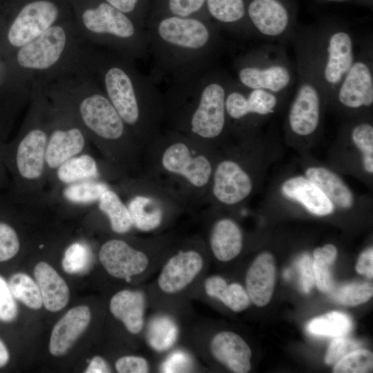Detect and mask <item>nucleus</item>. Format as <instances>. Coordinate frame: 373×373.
<instances>
[{
	"mask_svg": "<svg viewBox=\"0 0 373 373\" xmlns=\"http://www.w3.org/2000/svg\"><path fill=\"white\" fill-rule=\"evenodd\" d=\"M145 31L152 59L149 76L157 85L182 80L213 66L222 46L220 28L211 19L151 17Z\"/></svg>",
	"mask_w": 373,
	"mask_h": 373,
	"instance_id": "nucleus-1",
	"label": "nucleus"
},
{
	"mask_svg": "<svg viewBox=\"0 0 373 373\" xmlns=\"http://www.w3.org/2000/svg\"><path fill=\"white\" fill-rule=\"evenodd\" d=\"M231 77L212 66L169 84L163 94L167 128L217 149L228 142L225 97Z\"/></svg>",
	"mask_w": 373,
	"mask_h": 373,
	"instance_id": "nucleus-2",
	"label": "nucleus"
},
{
	"mask_svg": "<svg viewBox=\"0 0 373 373\" xmlns=\"http://www.w3.org/2000/svg\"><path fill=\"white\" fill-rule=\"evenodd\" d=\"M218 149L163 129L143 151V173L177 191L190 211L204 205Z\"/></svg>",
	"mask_w": 373,
	"mask_h": 373,
	"instance_id": "nucleus-3",
	"label": "nucleus"
},
{
	"mask_svg": "<svg viewBox=\"0 0 373 373\" xmlns=\"http://www.w3.org/2000/svg\"><path fill=\"white\" fill-rule=\"evenodd\" d=\"M97 69L102 90L144 151L164 129L163 94L133 59L117 52L99 55Z\"/></svg>",
	"mask_w": 373,
	"mask_h": 373,
	"instance_id": "nucleus-4",
	"label": "nucleus"
},
{
	"mask_svg": "<svg viewBox=\"0 0 373 373\" xmlns=\"http://www.w3.org/2000/svg\"><path fill=\"white\" fill-rule=\"evenodd\" d=\"M69 108L103 159L123 177L143 173V149L102 89H90Z\"/></svg>",
	"mask_w": 373,
	"mask_h": 373,
	"instance_id": "nucleus-5",
	"label": "nucleus"
},
{
	"mask_svg": "<svg viewBox=\"0 0 373 373\" xmlns=\"http://www.w3.org/2000/svg\"><path fill=\"white\" fill-rule=\"evenodd\" d=\"M229 140L218 149L204 205L231 209L244 204L258 184L256 146L258 133Z\"/></svg>",
	"mask_w": 373,
	"mask_h": 373,
	"instance_id": "nucleus-6",
	"label": "nucleus"
},
{
	"mask_svg": "<svg viewBox=\"0 0 373 373\" xmlns=\"http://www.w3.org/2000/svg\"><path fill=\"white\" fill-rule=\"evenodd\" d=\"M113 187L126 204L133 228L142 232L158 231L182 213L190 211L177 191L144 173L124 177Z\"/></svg>",
	"mask_w": 373,
	"mask_h": 373,
	"instance_id": "nucleus-7",
	"label": "nucleus"
},
{
	"mask_svg": "<svg viewBox=\"0 0 373 373\" xmlns=\"http://www.w3.org/2000/svg\"><path fill=\"white\" fill-rule=\"evenodd\" d=\"M295 55L297 84L287 113L285 131L293 142H309L321 131L327 104L312 48L299 46L295 48Z\"/></svg>",
	"mask_w": 373,
	"mask_h": 373,
	"instance_id": "nucleus-8",
	"label": "nucleus"
},
{
	"mask_svg": "<svg viewBox=\"0 0 373 373\" xmlns=\"http://www.w3.org/2000/svg\"><path fill=\"white\" fill-rule=\"evenodd\" d=\"M50 126L30 124L12 142L1 144V151L12 178V195L26 201L40 192L48 181L46 151Z\"/></svg>",
	"mask_w": 373,
	"mask_h": 373,
	"instance_id": "nucleus-9",
	"label": "nucleus"
},
{
	"mask_svg": "<svg viewBox=\"0 0 373 373\" xmlns=\"http://www.w3.org/2000/svg\"><path fill=\"white\" fill-rule=\"evenodd\" d=\"M233 77L242 86L289 95L296 81L295 64L285 46L268 43L251 48L233 61Z\"/></svg>",
	"mask_w": 373,
	"mask_h": 373,
	"instance_id": "nucleus-10",
	"label": "nucleus"
},
{
	"mask_svg": "<svg viewBox=\"0 0 373 373\" xmlns=\"http://www.w3.org/2000/svg\"><path fill=\"white\" fill-rule=\"evenodd\" d=\"M82 25L93 37L133 59L149 57L145 30L103 0H90L80 13Z\"/></svg>",
	"mask_w": 373,
	"mask_h": 373,
	"instance_id": "nucleus-11",
	"label": "nucleus"
},
{
	"mask_svg": "<svg viewBox=\"0 0 373 373\" xmlns=\"http://www.w3.org/2000/svg\"><path fill=\"white\" fill-rule=\"evenodd\" d=\"M312 28L316 68L327 108L355 59L357 39L352 30L340 23H325Z\"/></svg>",
	"mask_w": 373,
	"mask_h": 373,
	"instance_id": "nucleus-12",
	"label": "nucleus"
},
{
	"mask_svg": "<svg viewBox=\"0 0 373 373\" xmlns=\"http://www.w3.org/2000/svg\"><path fill=\"white\" fill-rule=\"evenodd\" d=\"M288 95L246 88L231 77L225 97L230 136L237 140L258 133L260 126L279 111Z\"/></svg>",
	"mask_w": 373,
	"mask_h": 373,
	"instance_id": "nucleus-13",
	"label": "nucleus"
},
{
	"mask_svg": "<svg viewBox=\"0 0 373 373\" xmlns=\"http://www.w3.org/2000/svg\"><path fill=\"white\" fill-rule=\"evenodd\" d=\"M355 59L341 80L327 108L347 119L372 115L373 106V39L357 40Z\"/></svg>",
	"mask_w": 373,
	"mask_h": 373,
	"instance_id": "nucleus-14",
	"label": "nucleus"
},
{
	"mask_svg": "<svg viewBox=\"0 0 373 373\" xmlns=\"http://www.w3.org/2000/svg\"><path fill=\"white\" fill-rule=\"evenodd\" d=\"M254 36L285 46L294 42L298 27L283 0H245Z\"/></svg>",
	"mask_w": 373,
	"mask_h": 373,
	"instance_id": "nucleus-15",
	"label": "nucleus"
},
{
	"mask_svg": "<svg viewBox=\"0 0 373 373\" xmlns=\"http://www.w3.org/2000/svg\"><path fill=\"white\" fill-rule=\"evenodd\" d=\"M202 247L200 240H189L171 255L157 278V285L162 291L174 294L192 283L204 264Z\"/></svg>",
	"mask_w": 373,
	"mask_h": 373,
	"instance_id": "nucleus-16",
	"label": "nucleus"
},
{
	"mask_svg": "<svg viewBox=\"0 0 373 373\" xmlns=\"http://www.w3.org/2000/svg\"><path fill=\"white\" fill-rule=\"evenodd\" d=\"M89 141L86 132L75 119L56 121L50 125L46 151L48 181L62 163L88 152Z\"/></svg>",
	"mask_w": 373,
	"mask_h": 373,
	"instance_id": "nucleus-17",
	"label": "nucleus"
},
{
	"mask_svg": "<svg viewBox=\"0 0 373 373\" xmlns=\"http://www.w3.org/2000/svg\"><path fill=\"white\" fill-rule=\"evenodd\" d=\"M60 9L52 0H30L18 12L8 32L11 45L20 48L29 43L58 19Z\"/></svg>",
	"mask_w": 373,
	"mask_h": 373,
	"instance_id": "nucleus-18",
	"label": "nucleus"
},
{
	"mask_svg": "<svg viewBox=\"0 0 373 373\" xmlns=\"http://www.w3.org/2000/svg\"><path fill=\"white\" fill-rule=\"evenodd\" d=\"M99 259L112 276L127 281L142 274L149 264L147 252L121 238L104 242L99 251Z\"/></svg>",
	"mask_w": 373,
	"mask_h": 373,
	"instance_id": "nucleus-19",
	"label": "nucleus"
},
{
	"mask_svg": "<svg viewBox=\"0 0 373 373\" xmlns=\"http://www.w3.org/2000/svg\"><path fill=\"white\" fill-rule=\"evenodd\" d=\"M208 206L202 214L210 221L207 234L210 251L217 260L230 261L242 250V230L233 218L221 215L219 207Z\"/></svg>",
	"mask_w": 373,
	"mask_h": 373,
	"instance_id": "nucleus-20",
	"label": "nucleus"
},
{
	"mask_svg": "<svg viewBox=\"0 0 373 373\" xmlns=\"http://www.w3.org/2000/svg\"><path fill=\"white\" fill-rule=\"evenodd\" d=\"M65 28L54 24L41 35L19 48L17 60L19 66L30 70H45L60 59L66 48Z\"/></svg>",
	"mask_w": 373,
	"mask_h": 373,
	"instance_id": "nucleus-21",
	"label": "nucleus"
},
{
	"mask_svg": "<svg viewBox=\"0 0 373 373\" xmlns=\"http://www.w3.org/2000/svg\"><path fill=\"white\" fill-rule=\"evenodd\" d=\"M52 178L61 186L84 180H102L113 186L124 177L104 159L98 160L85 152L62 163Z\"/></svg>",
	"mask_w": 373,
	"mask_h": 373,
	"instance_id": "nucleus-22",
	"label": "nucleus"
},
{
	"mask_svg": "<svg viewBox=\"0 0 373 373\" xmlns=\"http://www.w3.org/2000/svg\"><path fill=\"white\" fill-rule=\"evenodd\" d=\"M280 191L284 198L298 203L316 216H327L335 211L323 191L305 175L287 178L281 183Z\"/></svg>",
	"mask_w": 373,
	"mask_h": 373,
	"instance_id": "nucleus-23",
	"label": "nucleus"
},
{
	"mask_svg": "<svg viewBox=\"0 0 373 373\" xmlns=\"http://www.w3.org/2000/svg\"><path fill=\"white\" fill-rule=\"evenodd\" d=\"M91 313L86 305L71 308L55 325L50 338L49 351L53 356H62L74 345L88 327Z\"/></svg>",
	"mask_w": 373,
	"mask_h": 373,
	"instance_id": "nucleus-24",
	"label": "nucleus"
},
{
	"mask_svg": "<svg viewBox=\"0 0 373 373\" xmlns=\"http://www.w3.org/2000/svg\"><path fill=\"white\" fill-rule=\"evenodd\" d=\"M214 358L236 373H247L251 369V350L244 339L235 332L217 333L210 343Z\"/></svg>",
	"mask_w": 373,
	"mask_h": 373,
	"instance_id": "nucleus-25",
	"label": "nucleus"
},
{
	"mask_svg": "<svg viewBox=\"0 0 373 373\" xmlns=\"http://www.w3.org/2000/svg\"><path fill=\"white\" fill-rule=\"evenodd\" d=\"M276 283V267L271 254H258L246 274V291L254 305L262 307L270 301Z\"/></svg>",
	"mask_w": 373,
	"mask_h": 373,
	"instance_id": "nucleus-26",
	"label": "nucleus"
},
{
	"mask_svg": "<svg viewBox=\"0 0 373 373\" xmlns=\"http://www.w3.org/2000/svg\"><path fill=\"white\" fill-rule=\"evenodd\" d=\"M305 175L323 191L335 209L347 211L356 204L354 192L333 170L323 165H309L305 169Z\"/></svg>",
	"mask_w": 373,
	"mask_h": 373,
	"instance_id": "nucleus-27",
	"label": "nucleus"
},
{
	"mask_svg": "<svg viewBox=\"0 0 373 373\" xmlns=\"http://www.w3.org/2000/svg\"><path fill=\"white\" fill-rule=\"evenodd\" d=\"M205 6L209 17L220 28L240 37L254 36L245 0H206Z\"/></svg>",
	"mask_w": 373,
	"mask_h": 373,
	"instance_id": "nucleus-28",
	"label": "nucleus"
},
{
	"mask_svg": "<svg viewBox=\"0 0 373 373\" xmlns=\"http://www.w3.org/2000/svg\"><path fill=\"white\" fill-rule=\"evenodd\" d=\"M340 136L349 141L360 155L364 172L373 174V124L372 115L347 118L340 129Z\"/></svg>",
	"mask_w": 373,
	"mask_h": 373,
	"instance_id": "nucleus-29",
	"label": "nucleus"
},
{
	"mask_svg": "<svg viewBox=\"0 0 373 373\" xmlns=\"http://www.w3.org/2000/svg\"><path fill=\"white\" fill-rule=\"evenodd\" d=\"M146 300L137 290L123 289L113 296L109 309L113 316L122 321L128 332L138 334L144 325Z\"/></svg>",
	"mask_w": 373,
	"mask_h": 373,
	"instance_id": "nucleus-30",
	"label": "nucleus"
},
{
	"mask_svg": "<svg viewBox=\"0 0 373 373\" xmlns=\"http://www.w3.org/2000/svg\"><path fill=\"white\" fill-rule=\"evenodd\" d=\"M34 276L47 310L56 312L67 305L70 297L68 287L53 267L46 262H39L35 265Z\"/></svg>",
	"mask_w": 373,
	"mask_h": 373,
	"instance_id": "nucleus-31",
	"label": "nucleus"
},
{
	"mask_svg": "<svg viewBox=\"0 0 373 373\" xmlns=\"http://www.w3.org/2000/svg\"><path fill=\"white\" fill-rule=\"evenodd\" d=\"M96 205L98 211L107 218L115 233L126 234L133 228L127 206L113 186L102 193Z\"/></svg>",
	"mask_w": 373,
	"mask_h": 373,
	"instance_id": "nucleus-32",
	"label": "nucleus"
},
{
	"mask_svg": "<svg viewBox=\"0 0 373 373\" xmlns=\"http://www.w3.org/2000/svg\"><path fill=\"white\" fill-rule=\"evenodd\" d=\"M204 288L209 296L218 299L233 312H242L250 305L249 295L241 285L237 283L229 284L220 276L208 277Z\"/></svg>",
	"mask_w": 373,
	"mask_h": 373,
	"instance_id": "nucleus-33",
	"label": "nucleus"
},
{
	"mask_svg": "<svg viewBox=\"0 0 373 373\" xmlns=\"http://www.w3.org/2000/svg\"><path fill=\"white\" fill-rule=\"evenodd\" d=\"M61 197L69 204H96L102 193L112 185L102 180H84L61 186Z\"/></svg>",
	"mask_w": 373,
	"mask_h": 373,
	"instance_id": "nucleus-34",
	"label": "nucleus"
},
{
	"mask_svg": "<svg viewBox=\"0 0 373 373\" xmlns=\"http://www.w3.org/2000/svg\"><path fill=\"white\" fill-rule=\"evenodd\" d=\"M205 3L206 0H151L149 17L173 15L210 19Z\"/></svg>",
	"mask_w": 373,
	"mask_h": 373,
	"instance_id": "nucleus-35",
	"label": "nucleus"
},
{
	"mask_svg": "<svg viewBox=\"0 0 373 373\" xmlns=\"http://www.w3.org/2000/svg\"><path fill=\"white\" fill-rule=\"evenodd\" d=\"M336 257L337 249L332 244H326L314 251V283L323 293H329L334 288L331 267Z\"/></svg>",
	"mask_w": 373,
	"mask_h": 373,
	"instance_id": "nucleus-36",
	"label": "nucleus"
},
{
	"mask_svg": "<svg viewBox=\"0 0 373 373\" xmlns=\"http://www.w3.org/2000/svg\"><path fill=\"white\" fill-rule=\"evenodd\" d=\"M352 328L351 318L345 314L333 311L312 319L307 325L309 332L316 335L341 337Z\"/></svg>",
	"mask_w": 373,
	"mask_h": 373,
	"instance_id": "nucleus-37",
	"label": "nucleus"
},
{
	"mask_svg": "<svg viewBox=\"0 0 373 373\" xmlns=\"http://www.w3.org/2000/svg\"><path fill=\"white\" fill-rule=\"evenodd\" d=\"M8 283L15 298L26 306L32 309H39L42 307L43 300L39 285L28 275L16 273L11 276Z\"/></svg>",
	"mask_w": 373,
	"mask_h": 373,
	"instance_id": "nucleus-38",
	"label": "nucleus"
},
{
	"mask_svg": "<svg viewBox=\"0 0 373 373\" xmlns=\"http://www.w3.org/2000/svg\"><path fill=\"white\" fill-rule=\"evenodd\" d=\"M91 257L90 249L86 243L73 242L64 252L62 267L69 274L85 273L90 266Z\"/></svg>",
	"mask_w": 373,
	"mask_h": 373,
	"instance_id": "nucleus-39",
	"label": "nucleus"
},
{
	"mask_svg": "<svg viewBox=\"0 0 373 373\" xmlns=\"http://www.w3.org/2000/svg\"><path fill=\"white\" fill-rule=\"evenodd\" d=\"M336 302L346 306H354L364 303L372 298L373 287L371 283H350L329 292Z\"/></svg>",
	"mask_w": 373,
	"mask_h": 373,
	"instance_id": "nucleus-40",
	"label": "nucleus"
},
{
	"mask_svg": "<svg viewBox=\"0 0 373 373\" xmlns=\"http://www.w3.org/2000/svg\"><path fill=\"white\" fill-rule=\"evenodd\" d=\"M373 369L372 352L357 349L336 362L333 367L334 373H368Z\"/></svg>",
	"mask_w": 373,
	"mask_h": 373,
	"instance_id": "nucleus-41",
	"label": "nucleus"
},
{
	"mask_svg": "<svg viewBox=\"0 0 373 373\" xmlns=\"http://www.w3.org/2000/svg\"><path fill=\"white\" fill-rule=\"evenodd\" d=\"M130 17L140 28L145 30L151 0H103Z\"/></svg>",
	"mask_w": 373,
	"mask_h": 373,
	"instance_id": "nucleus-42",
	"label": "nucleus"
},
{
	"mask_svg": "<svg viewBox=\"0 0 373 373\" xmlns=\"http://www.w3.org/2000/svg\"><path fill=\"white\" fill-rule=\"evenodd\" d=\"M152 323L149 338L153 347L164 350L170 347L175 340V327L167 319L160 318Z\"/></svg>",
	"mask_w": 373,
	"mask_h": 373,
	"instance_id": "nucleus-43",
	"label": "nucleus"
},
{
	"mask_svg": "<svg viewBox=\"0 0 373 373\" xmlns=\"http://www.w3.org/2000/svg\"><path fill=\"white\" fill-rule=\"evenodd\" d=\"M20 247L19 236L15 228L7 221L0 220V262L15 257Z\"/></svg>",
	"mask_w": 373,
	"mask_h": 373,
	"instance_id": "nucleus-44",
	"label": "nucleus"
},
{
	"mask_svg": "<svg viewBox=\"0 0 373 373\" xmlns=\"http://www.w3.org/2000/svg\"><path fill=\"white\" fill-rule=\"evenodd\" d=\"M360 348V343L356 341L343 336L336 337L329 345L325 362L334 365L349 353Z\"/></svg>",
	"mask_w": 373,
	"mask_h": 373,
	"instance_id": "nucleus-45",
	"label": "nucleus"
},
{
	"mask_svg": "<svg viewBox=\"0 0 373 373\" xmlns=\"http://www.w3.org/2000/svg\"><path fill=\"white\" fill-rule=\"evenodd\" d=\"M18 314L17 305L8 283L0 276V321H13Z\"/></svg>",
	"mask_w": 373,
	"mask_h": 373,
	"instance_id": "nucleus-46",
	"label": "nucleus"
},
{
	"mask_svg": "<svg viewBox=\"0 0 373 373\" xmlns=\"http://www.w3.org/2000/svg\"><path fill=\"white\" fill-rule=\"evenodd\" d=\"M115 367L119 373H146L150 370L149 363L145 358L135 355L119 358Z\"/></svg>",
	"mask_w": 373,
	"mask_h": 373,
	"instance_id": "nucleus-47",
	"label": "nucleus"
},
{
	"mask_svg": "<svg viewBox=\"0 0 373 373\" xmlns=\"http://www.w3.org/2000/svg\"><path fill=\"white\" fill-rule=\"evenodd\" d=\"M300 283L304 292L308 294L314 285L313 260L307 254H303L296 262Z\"/></svg>",
	"mask_w": 373,
	"mask_h": 373,
	"instance_id": "nucleus-48",
	"label": "nucleus"
},
{
	"mask_svg": "<svg viewBox=\"0 0 373 373\" xmlns=\"http://www.w3.org/2000/svg\"><path fill=\"white\" fill-rule=\"evenodd\" d=\"M356 270L358 274L365 275L368 278H372L373 249L372 247L361 254L356 262Z\"/></svg>",
	"mask_w": 373,
	"mask_h": 373,
	"instance_id": "nucleus-49",
	"label": "nucleus"
},
{
	"mask_svg": "<svg viewBox=\"0 0 373 373\" xmlns=\"http://www.w3.org/2000/svg\"><path fill=\"white\" fill-rule=\"evenodd\" d=\"M111 372V368L106 361L99 356H96L90 360L85 370L86 373H106Z\"/></svg>",
	"mask_w": 373,
	"mask_h": 373,
	"instance_id": "nucleus-50",
	"label": "nucleus"
},
{
	"mask_svg": "<svg viewBox=\"0 0 373 373\" xmlns=\"http://www.w3.org/2000/svg\"><path fill=\"white\" fill-rule=\"evenodd\" d=\"M186 357L184 354L181 353H177L175 354H173L172 356H169L168 360L166 362V364L167 363H171V365H167L164 366V372H169L171 368L175 365V366L173 368L172 372H181V370H182L184 367L181 365L185 366L186 365H184L186 363Z\"/></svg>",
	"mask_w": 373,
	"mask_h": 373,
	"instance_id": "nucleus-51",
	"label": "nucleus"
},
{
	"mask_svg": "<svg viewBox=\"0 0 373 373\" xmlns=\"http://www.w3.org/2000/svg\"><path fill=\"white\" fill-rule=\"evenodd\" d=\"M9 358L8 350L4 343L0 340V367L5 366L8 363Z\"/></svg>",
	"mask_w": 373,
	"mask_h": 373,
	"instance_id": "nucleus-52",
	"label": "nucleus"
},
{
	"mask_svg": "<svg viewBox=\"0 0 373 373\" xmlns=\"http://www.w3.org/2000/svg\"><path fill=\"white\" fill-rule=\"evenodd\" d=\"M4 142H0V189L2 187L5 178L6 173L8 172L7 167L3 157L1 151V144Z\"/></svg>",
	"mask_w": 373,
	"mask_h": 373,
	"instance_id": "nucleus-53",
	"label": "nucleus"
},
{
	"mask_svg": "<svg viewBox=\"0 0 373 373\" xmlns=\"http://www.w3.org/2000/svg\"><path fill=\"white\" fill-rule=\"evenodd\" d=\"M283 275L286 279H288L290 277V271L289 269L285 270Z\"/></svg>",
	"mask_w": 373,
	"mask_h": 373,
	"instance_id": "nucleus-54",
	"label": "nucleus"
},
{
	"mask_svg": "<svg viewBox=\"0 0 373 373\" xmlns=\"http://www.w3.org/2000/svg\"><path fill=\"white\" fill-rule=\"evenodd\" d=\"M327 1H344V0H327Z\"/></svg>",
	"mask_w": 373,
	"mask_h": 373,
	"instance_id": "nucleus-55",
	"label": "nucleus"
}]
</instances>
